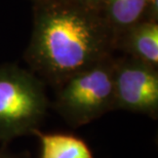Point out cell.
Returning <instances> with one entry per match:
<instances>
[{
    "label": "cell",
    "mask_w": 158,
    "mask_h": 158,
    "mask_svg": "<svg viewBox=\"0 0 158 158\" xmlns=\"http://www.w3.org/2000/svg\"><path fill=\"white\" fill-rule=\"evenodd\" d=\"M115 39L103 11L68 0H47L34 3L25 60L43 82L58 87L77 72L113 56Z\"/></svg>",
    "instance_id": "6da1fadb"
},
{
    "label": "cell",
    "mask_w": 158,
    "mask_h": 158,
    "mask_svg": "<svg viewBox=\"0 0 158 158\" xmlns=\"http://www.w3.org/2000/svg\"><path fill=\"white\" fill-rule=\"evenodd\" d=\"M48 107L44 82L29 68L0 65V144L32 135Z\"/></svg>",
    "instance_id": "7a4b0ae2"
},
{
    "label": "cell",
    "mask_w": 158,
    "mask_h": 158,
    "mask_svg": "<svg viewBox=\"0 0 158 158\" xmlns=\"http://www.w3.org/2000/svg\"><path fill=\"white\" fill-rule=\"evenodd\" d=\"M114 56L77 72L56 88L53 108L72 127L115 110Z\"/></svg>",
    "instance_id": "3957f363"
},
{
    "label": "cell",
    "mask_w": 158,
    "mask_h": 158,
    "mask_svg": "<svg viewBox=\"0 0 158 158\" xmlns=\"http://www.w3.org/2000/svg\"><path fill=\"white\" fill-rule=\"evenodd\" d=\"M115 110L158 116V67L124 56L114 59Z\"/></svg>",
    "instance_id": "277c9868"
},
{
    "label": "cell",
    "mask_w": 158,
    "mask_h": 158,
    "mask_svg": "<svg viewBox=\"0 0 158 158\" xmlns=\"http://www.w3.org/2000/svg\"><path fill=\"white\" fill-rule=\"evenodd\" d=\"M115 50L158 67V22L141 21L122 31L116 35Z\"/></svg>",
    "instance_id": "5b68a950"
},
{
    "label": "cell",
    "mask_w": 158,
    "mask_h": 158,
    "mask_svg": "<svg viewBox=\"0 0 158 158\" xmlns=\"http://www.w3.org/2000/svg\"><path fill=\"white\" fill-rule=\"evenodd\" d=\"M38 139L39 158H94L93 151L83 139L68 132H45L34 129Z\"/></svg>",
    "instance_id": "8992f818"
},
{
    "label": "cell",
    "mask_w": 158,
    "mask_h": 158,
    "mask_svg": "<svg viewBox=\"0 0 158 158\" xmlns=\"http://www.w3.org/2000/svg\"><path fill=\"white\" fill-rule=\"evenodd\" d=\"M147 1L148 0H105L102 11L115 35L143 21Z\"/></svg>",
    "instance_id": "52a82bcc"
},
{
    "label": "cell",
    "mask_w": 158,
    "mask_h": 158,
    "mask_svg": "<svg viewBox=\"0 0 158 158\" xmlns=\"http://www.w3.org/2000/svg\"><path fill=\"white\" fill-rule=\"evenodd\" d=\"M68 1L79 6H82V7L100 11L103 10V6L104 3H105V0H68Z\"/></svg>",
    "instance_id": "ba28073f"
},
{
    "label": "cell",
    "mask_w": 158,
    "mask_h": 158,
    "mask_svg": "<svg viewBox=\"0 0 158 158\" xmlns=\"http://www.w3.org/2000/svg\"><path fill=\"white\" fill-rule=\"evenodd\" d=\"M0 158H28L23 154L14 153L6 147L5 144H0Z\"/></svg>",
    "instance_id": "9c48e42d"
},
{
    "label": "cell",
    "mask_w": 158,
    "mask_h": 158,
    "mask_svg": "<svg viewBox=\"0 0 158 158\" xmlns=\"http://www.w3.org/2000/svg\"><path fill=\"white\" fill-rule=\"evenodd\" d=\"M34 3H38V2H43V1H47V0H32Z\"/></svg>",
    "instance_id": "30bf717a"
}]
</instances>
